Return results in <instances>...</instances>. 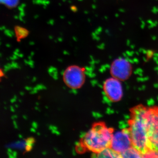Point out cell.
I'll return each mask as SVG.
<instances>
[{"label":"cell","instance_id":"52a82bcc","mask_svg":"<svg viewBox=\"0 0 158 158\" xmlns=\"http://www.w3.org/2000/svg\"><path fill=\"white\" fill-rule=\"evenodd\" d=\"M143 155L140 151L132 146L121 154V158H142Z\"/></svg>","mask_w":158,"mask_h":158},{"label":"cell","instance_id":"1f68e13d","mask_svg":"<svg viewBox=\"0 0 158 158\" xmlns=\"http://www.w3.org/2000/svg\"><path fill=\"white\" fill-rule=\"evenodd\" d=\"M55 134H56V135H60V133H59L58 131H57V130H56Z\"/></svg>","mask_w":158,"mask_h":158},{"label":"cell","instance_id":"ba28073f","mask_svg":"<svg viewBox=\"0 0 158 158\" xmlns=\"http://www.w3.org/2000/svg\"><path fill=\"white\" fill-rule=\"evenodd\" d=\"M98 158H121L120 155L115 152L110 147L107 148L97 154Z\"/></svg>","mask_w":158,"mask_h":158},{"label":"cell","instance_id":"94428289","mask_svg":"<svg viewBox=\"0 0 158 158\" xmlns=\"http://www.w3.org/2000/svg\"><path fill=\"white\" fill-rule=\"evenodd\" d=\"M4 104H6V102H4Z\"/></svg>","mask_w":158,"mask_h":158},{"label":"cell","instance_id":"816d5d0a","mask_svg":"<svg viewBox=\"0 0 158 158\" xmlns=\"http://www.w3.org/2000/svg\"><path fill=\"white\" fill-rule=\"evenodd\" d=\"M36 105H37V106H39V103L37 102H36Z\"/></svg>","mask_w":158,"mask_h":158},{"label":"cell","instance_id":"3957f363","mask_svg":"<svg viewBox=\"0 0 158 158\" xmlns=\"http://www.w3.org/2000/svg\"><path fill=\"white\" fill-rule=\"evenodd\" d=\"M146 117L151 149L158 151V107L148 108Z\"/></svg>","mask_w":158,"mask_h":158},{"label":"cell","instance_id":"4dcf8cb0","mask_svg":"<svg viewBox=\"0 0 158 158\" xmlns=\"http://www.w3.org/2000/svg\"><path fill=\"white\" fill-rule=\"evenodd\" d=\"M65 71L64 70H62V72H61V74L63 76L65 75Z\"/></svg>","mask_w":158,"mask_h":158},{"label":"cell","instance_id":"c3c4849f","mask_svg":"<svg viewBox=\"0 0 158 158\" xmlns=\"http://www.w3.org/2000/svg\"><path fill=\"white\" fill-rule=\"evenodd\" d=\"M54 149L57 152H58V150H57V148H54Z\"/></svg>","mask_w":158,"mask_h":158},{"label":"cell","instance_id":"d590c367","mask_svg":"<svg viewBox=\"0 0 158 158\" xmlns=\"http://www.w3.org/2000/svg\"><path fill=\"white\" fill-rule=\"evenodd\" d=\"M19 93L20 94V95H21V96H23V95L24 94V92H23V91H20Z\"/></svg>","mask_w":158,"mask_h":158},{"label":"cell","instance_id":"277c9868","mask_svg":"<svg viewBox=\"0 0 158 158\" xmlns=\"http://www.w3.org/2000/svg\"><path fill=\"white\" fill-rule=\"evenodd\" d=\"M133 146L129 130L128 128L113 132L110 147L120 155Z\"/></svg>","mask_w":158,"mask_h":158},{"label":"cell","instance_id":"ac0fdd59","mask_svg":"<svg viewBox=\"0 0 158 158\" xmlns=\"http://www.w3.org/2000/svg\"><path fill=\"white\" fill-rule=\"evenodd\" d=\"M75 144L77 147H79V146L82 145L81 143H80V142H78V141H76V142H75Z\"/></svg>","mask_w":158,"mask_h":158},{"label":"cell","instance_id":"4316f807","mask_svg":"<svg viewBox=\"0 0 158 158\" xmlns=\"http://www.w3.org/2000/svg\"><path fill=\"white\" fill-rule=\"evenodd\" d=\"M10 110L12 112H15V110L12 106H10Z\"/></svg>","mask_w":158,"mask_h":158},{"label":"cell","instance_id":"9c48e42d","mask_svg":"<svg viewBox=\"0 0 158 158\" xmlns=\"http://www.w3.org/2000/svg\"><path fill=\"white\" fill-rule=\"evenodd\" d=\"M15 30L18 40L25 38L28 35V31L24 28L17 26L15 27Z\"/></svg>","mask_w":158,"mask_h":158},{"label":"cell","instance_id":"7402d4cb","mask_svg":"<svg viewBox=\"0 0 158 158\" xmlns=\"http://www.w3.org/2000/svg\"><path fill=\"white\" fill-rule=\"evenodd\" d=\"M37 90H32L31 91H30V93L31 94H34L37 93Z\"/></svg>","mask_w":158,"mask_h":158},{"label":"cell","instance_id":"836d02e7","mask_svg":"<svg viewBox=\"0 0 158 158\" xmlns=\"http://www.w3.org/2000/svg\"><path fill=\"white\" fill-rule=\"evenodd\" d=\"M4 73H2V70H1V73H0V76L1 77H2L3 76H4Z\"/></svg>","mask_w":158,"mask_h":158},{"label":"cell","instance_id":"11a10c76","mask_svg":"<svg viewBox=\"0 0 158 158\" xmlns=\"http://www.w3.org/2000/svg\"><path fill=\"white\" fill-rule=\"evenodd\" d=\"M19 102H22V100L20 99H19Z\"/></svg>","mask_w":158,"mask_h":158},{"label":"cell","instance_id":"681fc988","mask_svg":"<svg viewBox=\"0 0 158 158\" xmlns=\"http://www.w3.org/2000/svg\"><path fill=\"white\" fill-rule=\"evenodd\" d=\"M13 98H15V99H17V97H16V95H14V97H13Z\"/></svg>","mask_w":158,"mask_h":158},{"label":"cell","instance_id":"f6af8a7d","mask_svg":"<svg viewBox=\"0 0 158 158\" xmlns=\"http://www.w3.org/2000/svg\"><path fill=\"white\" fill-rule=\"evenodd\" d=\"M11 119H12V120H14V119L15 118L14 116H11Z\"/></svg>","mask_w":158,"mask_h":158},{"label":"cell","instance_id":"8992f818","mask_svg":"<svg viewBox=\"0 0 158 158\" xmlns=\"http://www.w3.org/2000/svg\"><path fill=\"white\" fill-rule=\"evenodd\" d=\"M110 71L112 77L121 81H124L127 80L131 75L132 67L127 59L118 58L112 62Z\"/></svg>","mask_w":158,"mask_h":158},{"label":"cell","instance_id":"6f0895ef","mask_svg":"<svg viewBox=\"0 0 158 158\" xmlns=\"http://www.w3.org/2000/svg\"><path fill=\"white\" fill-rule=\"evenodd\" d=\"M45 107L46 109H48V107L47 106H45Z\"/></svg>","mask_w":158,"mask_h":158},{"label":"cell","instance_id":"8d00e7d4","mask_svg":"<svg viewBox=\"0 0 158 158\" xmlns=\"http://www.w3.org/2000/svg\"><path fill=\"white\" fill-rule=\"evenodd\" d=\"M56 130L53 129L51 131H52V134H55V133H56Z\"/></svg>","mask_w":158,"mask_h":158},{"label":"cell","instance_id":"7dc6e473","mask_svg":"<svg viewBox=\"0 0 158 158\" xmlns=\"http://www.w3.org/2000/svg\"><path fill=\"white\" fill-rule=\"evenodd\" d=\"M14 128L15 129H18V126L17 125L14 126Z\"/></svg>","mask_w":158,"mask_h":158},{"label":"cell","instance_id":"74e56055","mask_svg":"<svg viewBox=\"0 0 158 158\" xmlns=\"http://www.w3.org/2000/svg\"><path fill=\"white\" fill-rule=\"evenodd\" d=\"M35 108V110H38V111H39V112H40V110H39V108L37 107V106L35 107V108Z\"/></svg>","mask_w":158,"mask_h":158},{"label":"cell","instance_id":"9a60e30c","mask_svg":"<svg viewBox=\"0 0 158 158\" xmlns=\"http://www.w3.org/2000/svg\"><path fill=\"white\" fill-rule=\"evenodd\" d=\"M26 141H28V142H32V143H34L35 142V140L34 138L31 137V138H28L27 140H26Z\"/></svg>","mask_w":158,"mask_h":158},{"label":"cell","instance_id":"484cf974","mask_svg":"<svg viewBox=\"0 0 158 158\" xmlns=\"http://www.w3.org/2000/svg\"><path fill=\"white\" fill-rule=\"evenodd\" d=\"M16 100L15 98H13L10 100V102H11V103H13L15 102H16Z\"/></svg>","mask_w":158,"mask_h":158},{"label":"cell","instance_id":"7bdbcfd3","mask_svg":"<svg viewBox=\"0 0 158 158\" xmlns=\"http://www.w3.org/2000/svg\"><path fill=\"white\" fill-rule=\"evenodd\" d=\"M33 90H38V89H37V87H34V88H33Z\"/></svg>","mask_w":158,"mask_h":158},{"label":"cell","instance_id":"f907efd6","mask_svg":"<svg viewBox=\"0 0 158 158\" xmlns=\"http://www.w3.org/2000/svg\"><path fill=\"white\" fill-rule=\"evenodd\" d=\"M13 116H14L15 118H17L18 116H17V115H13Z\"/></svg>","mask_w":158,"mask_h":158},{"label":"cell","instance_id":"e0dca14e","mask_svg":"<svg viewBox=\"0 0 158 158\" xmlns=\"http://www.w3.org/2000/svg\"><path fill=\"white\" fill-rule=\"evenodd\" d=\"M71 91L72 92V93L74 94H76L78 93V92L77 91L76 89L74 88H72Z\"/></svg>","mask_w":158,"mask_h":158},{"label":"cell","instance_id":"4fadbf2b","mask_svg":"<svg viewBox=\"0 0 158 158\" xmlns=\"http://www.w3.org/2000/svg\"><path fill=\"white\" fill-rule=\"evenodd\" d=\"M77 150L78 152L82 153L84 152V148L82 145L81 146H79V147H77Z\"/></svg>","mask_w":158,"mask_h":158},{"label":"cell","instance_id":"5bb4252c","mask_svg":"<svg viewBox=\"0 0 158 158\" xmlns=\"http://www.w3.org/2000/svg\"><path fill=\"white\" fill-rule=\"evenodd\" d=\"M26 146H30L31 147H33V145H34V143L32 142H28V141H26L25 142Z\"/></svg>","mask_w":158,"mask_h":158},{"label":"cell","instance_id":"d6a6232c","mask_svg":"<svg viewBox=\"0 0 158 158\" xmlns=\"http://www.w3.org/2000/svg\"><path fill=\"white\" fill-rule=\"evenodd\" d=\"M36 81V77H34L33 78V80H32V82H34Z\"/></svg>","mask_w":158,"mask_h":158},{"label":"cell","instance_id":"8fae6325","mask_svg":"<svg viewBox=\"0 0 158 158\" xmlns=\"http://www.w3.org/2000/svg\"><path fill=\"white\" fill-rule=\"evenodd\" d=\"M143 158H158V151L151 149L143 155Z\"/></svg>","mask_w":158,"mask_h":158},{"label":"cell","instance_id":"f35d334b","mask_svg":"<svg viewBox=\"0 0 158 158\" xmlns=\"http://www.w3.org/2000/svg\"><path fill=\"white\" fill-rule=\"evenodd\" d=\"M13 123L14 126L17 125H16V122H15V120H13Z\"/></svg>","mask_w":158,"mask_h":158},{"label":"cell","instance_id":"d6986e66","mask_svg":"<svg viewBox=\"0 0 158 158\" xmlns=\"http://www.w3.org/2000/svg\"><path fill=\"white\" fill-rule=\"evenodd\" d=\"M26 150L27 152H30L32 149V148L30 146H26Z\"/></svg>","mask_w":158,"mask_h":158},{"label":"cell","instance_id":"680465c9","mask_svg":"<svg viewBox=\"0 0 158 158\" xmlns=\"http://www.w3.org/2000/svg\"><path fill=\"white\" fill-rule=\"evenodd\" d=\"M4 109H5V110H7V108H6V107H4Z\"/></svg>","mask_w":158,"mask_h":158},{"label":"cell","instance_id":"cb8c5ba5","mask_svg":"<svg viewBox=\"0 0 158 158\" xmlns=\"http://www.w3.org/2000/svg\"><path fill=\"white\" fill-rule=\"evenodd\" d=\"M72 154L73 155V156H76V152H75V148H73L72 149Z\"/></svg>","mask_w":158,"mask_h":158},{"label":"cell","instance_id":"be15d7a7","mask_svg":"<svg viewBox=\"0 0 158 158\" xmlns=\"http://www.w3.org/2000/svg\"><path fill=\"white\" fill-rule=\"evenodd\" d=\"M27 78H30V77H27Z\"/></svg>","mask_w":158,"mask_h":158},{"label":"cell","instance_id":"ab89813d","mask_svg":"<svg viewBox=\"0 0 158 158\" xmlns=\"http://www.w3.org/2000/svg\"><path fill=\"white\" fill-rule=\"evenodd\" d=\"M57 154L59 155H61L62 152H57Z\"/></svg>","mask_w":158,"mask_h":158},{"label":"cell","instance_id":"ffe728a7","mask_svg":"<svg viewBox=\"0 0 158 158\" xmlns=\"http://www.w3.org/2000/svg\"><path fill=\"white\" fill-rule=\"evenodd\" d=\"M7 155H8V156H9V158H13V156H12V154L11 153L7 152Z\"/></svg>","mask_w":158,"mask_h":158},{"label":"cell","instance_id":"6da1fadb","mask_svg":"<svg viewBox=\"0 0 158 158\" xmlns=\"http://www.w3.org/2000/svg\"><path fill=\"white\" fill-rule=\"evenodd\" d=\"M147 109L143 106L133 108L131 110V118L128 123L133 146L140 151L143 155L151 149L146 117Z\"/></svg>","mask_w":158,"mask_h":158},{"label":"cell","instance_id":"d4e9b609","mask_svg":"<svg viewBox=\"0 0 158 158\" xmlns=\"http://www.w3.org/2000/svg\"><path fill=\"white\" fill-rule=\"evenodd\" d=\"M30 131H31V132L33 133H35L36 132V130H35V128H34V127L31 128V129H30Z\"/></svg>","mask_w":158,"mask_h":158},{"label":"cell","instance_id":"83f0119b","mask_svg":"<svg viewBox=\"0 0 158 158\" xmlns=\"http://www.w3.org/2000/svg\"><path fill=\"white\" fill-rule=\"evenodd\" d=\"M52 77L53 78L54 80H58V77H57V76L54 75Z\"/></svg>","mask_w":158,"mask_h":158},{"label":"cell","instance_id":"60d3db41","mask_svg":"<svg viewBox=\"0 0 158 158\" xmlns=\"http://www.w3.org/2000/svg\"><path fill=\"white\" fill-rule=\"evenodd\" d=\"M18 137H19L20 138H23V136L21 135H20V134H19V135H18Z\"/></svg>","mask_w":158,"mask_h":158},{"label":"cell","instance_id":"9f6ffc18","mask_svg":"<svg viewBox=\"0 0 158 158\" xmlns=\"http://www.w3.org/2000/svg\"><path fill=\"white\" fill-rule=\"evenodd\" d=\"M69 93H72V92L71 90H69Z\"/></svg>","mask_w":158,"mask_h":158},{"label":"cell","instance_id":"f546056e","mask_svg":"<svg viewBox=\"0 0 158 158\" xmlns=\"http://www.w3.org/2000/svg\"><path fill=\"white\" fill-rule=\"evenodd\" d=\"M49 129L50 130L52 131V130L53 129V126L52 125H49Z\"/></svg>","mask_w":158,"mask_h":158},{"label":"cell","instance_id":"2e32d148","mask_svg":"<svg viewBox=\"0 0 158 158\" xmlns=\"http://www.w3.org/2000/svg\"><path fill=\"white\" fill-rule=\"evenodd\" d=\"M37 123L36 122H33L32 123V127L34 128L37 129Z\"/></svg>","mask_w":158,"mask_h":158},{"label":"cell","instance_id":"44dd1931","mask_svg":"<svg viewBox=\"0 0 158 158\" xmlns=\"http://www.w3.org/2000/svg\"><path fill=\"white\" fill-rule=\"evenodd\" d=\"M25 89L28 90H33V88H31V87H28V86H26V87H25Z\"/></svg>","mask_w":158,"mask_h":158},{"label":"cell","instance_id":"603a6c76","mask_svg":"<svg viewBox=\"0 0 158 158\" xmlns=\"http://www.w3.org/2000/svg\"><path fill=\"white\" fill-rule=\"evenodd\" d=\"M12 156H13V158H16V155H17V152L15 151L13 152H12Z\"/></svg>","mask_w":158,"mask_h":158},{"label":"cell","instance_id":"5b68a950","mask_svg":"<svg viewBox=\"0 0 158 158\" xmlns=\"http://www.w3.org/2000/svg\"><path fill=\"white\" fill-rule=\"evenodd\" d=\"M121 81L112 77L104 82V91L102 93L110 101L118 102L122 98L123 91Z\"/></svg>","mask_w":158,"mask_h":158},{"label":"cell","instance_id":"db71d44e","mask_svg":"<svg viewBox=\"0 0 158 158\" xmlns=\"http://www.w3.org/2000/svg\"><path fill=\"white\" fill-rule=\"evenodd\" d=\"M37 135H40V133H39V132H37Z\"/></svg>","mask_w":158,"mask_h":158},{"label":"cell","instance_id":"7c38bea8","mask_svg":"<svg viewBox=\"0 0 158 158\" xmlns=\"http://www.w3.org/2000/svg\"><path fill=\"white\" fill-rule=\"evenodd\" d=\"M36 87H37L38 90H42V89H46L47 88L44 85H42V84H40V85H37Z\"/></svg>","mask_w":158,"mask_h":158},{"label":"cell","instance_id":"f1b7e54d","mask_svg":"<svg viewBox=\"0 0 158 158\" xmlns=\"http://www.w3.org/2000/svg\"><path fill=\"white\" fill-rule=\"evenodd\" d=\"M7 152H9L11 153V154L12 153V151H11V148H8V149H7Z\"/></svg>","mask_w":158,"mask_h":158},{"label":"cell","instance_id":"b9f144b4","mask_svg":"<svg viewBox=\"0 0 158 158\" xmlns=\"http://www.w3.org/2000/svg\"><path fill=\"white\" fill-rule=\"evenodd\" d=\"M23 118H24L25 119H27V117L25 115H23Z\"/></svg>","mask_w":158,"mask_h":158},{"label":"cell","instance_id":"ee69618b","mask_svg":"<svg viewBox=\"0 0 158 158\" xmlns=\"http://www.w3.org/2000/svg\"><path fill=\"white\" fill-rule=\"evenodd\" d=\"M53 129L56 130H57V127L56 126H53Z\"/></svg>","mask_w":158,"mask_h":158},{"label":"cell","instance_id":"30bf717a","mask_svg":"<svg viewBox=\"0 0 158 158\" xmlns=\"http://www.w3.org/2000/svg\"><path fill=\"white\" fill-rule=\"evenodd\" d=\"M2 3L8 8H14L17 6L19 0H1Z\"/></svg>","mask_w":158,"mask_h":158},{"label":"cell","instance_id":"6125c7cd","mask_svg":"<svg viewBox=\"0 0 158 158\" xmlns=\"http://www.w3.org/2000/svg\"><path fill=\"white\" fill-rule=\"evenodd\" d=\"M5 77H6V78H8V77L6 76H5Z\"/></svg>","mask_w":158,"mask_h":158},{"label":"cell","instance_id":"f5cc1de1","mask_svg":"<svg viewBox=\"0 0 158 158\" xmlns=\"http://www.w3.org/2000/svg\"><path fill=\"white\" fill-rule=\"evenodd\" d=\"M15 107L18 108V106L17 105L15 104Z\"/></svg>","mask_w":158,"mask_h":158},{"label":"cell","instance_id":"bcb514c9","mask_svg":"<svg viewBox=\"0 0 158 158\" xmlns=\"http://www.w3.org/2000/svg\"><path fill=\"white\" fill-rule=\"evenodd\" d=\"M9 70V69H4V71L5 72H7V71Z\"/></svg>","mask_w":158,"mask_h":158},{"label":"cell","instance_id":"91938a15","mask_svg":"<svg viewBox=\"0 0 158 158\" xmlns=\"http://www.w3.org/2000/svg\"><path fill=\"white\" fill-rule=\"evenodd\" d=\"M63 89H64V90H65V89H66V88H65V87H63Z\"/></svg>","mask_w":158,"mask_h":158},{"label":"cell","instance_id":"7a4b0ae2","mask_svg":"<svg viewBox=\"0 0 158 158\" xmlns=\"http://www.w3.org/2000/svg\"><path fill=\"white\" fill-rule=\"evenodd\" d=\"M113 132L102 123H95L83 139L82 144L90 151L98 153L110 147Z\"/></svg>","mask_w":158,"mask_h":158},{"label":"cell","instance_id":"e575fe53","mask_svg":"<svg viewBox=\"0 0 158 158\" xmlns=\"http://www.w3.org/2000/svg\"><path fill=\"white\" fill-rule=\"evenodd\" d=\"M43 155L45 156L47 154V152L45 151L43 152H42Z\"/></svg>","mask_w":158,"mask_h":158}]
</instances>
